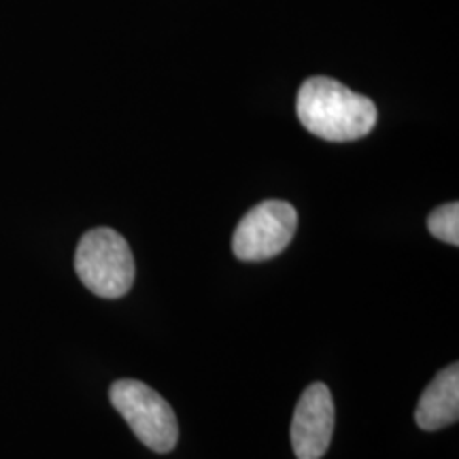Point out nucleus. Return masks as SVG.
Returning a JSON list of instances; mask_svg holds the SVG:
<instances>
[{
	"label": "nucleus",
	"instance_id": "f257e3e1",
	"mask_svg": "<svg viewBox=\"0 0 459 459\" xmlns=\"http://www.w3.org/2000/svg\"><path fill=\"white\" fill-rule=\"evenodd\" d=\"M300 124L324 141H358L375 128L377 107L366 96L330 77H311L296 99Z\"/></svg>",
	"mask_w": 459,
	"mask_h": 459
},
{
	"label": "nucleus",
	"instance_id": "f03ea898",
	"mask_svg": "<svg viewBox=\"0 0 459 459\" xmlns=\"http://www.w3.org/2000/svg\"><path fill=\"white\" fill-rule=\"evenodd\" d=\"M74 271L99 298H122L134 283V257L126 238L111 228L85 232L74 251Z\"/></svg>",
	"mask_w": 459,
	"mask_h": 459
},
{
	"label": "nucleus",
	"instance_id": "7ed1b4c3",
	"mask_svg": "<svg viewBox=\"0 0 459 459\" xmlns=\"http://www.w3.org/2000/svg\"><path fill=\"white\" fill-rule=\"evenodd\" d=\"M108 398L147 449L156 453L175 449L179 440L175 411L158 392L134 378H122L113 383Z\"/></svg>",
	"mask_w": 459,
	"mask_h": 459
},
{
	"label": "nucleus",
	"instance_id": "20e7f679",
	"mask_svg": "<svg viewBox=\"0 0 459 459\" xmlns=\"http://www.w3.org/2000/svg\"><path fill=\"white\" fill-rule=\"evenodd\" d=\"M298 213L283 200H264L247 213L232 238L234 255L243 262H264L279 255L291 243Z\"/></svg>",
	"mask_w": 459,
	"mask_h": 459
},
{
	"label": "nucleus",
	"instance_id": "39448f33",
	"mask_svg": "<svg viewBox=\"0 0 459 459\" xmlns=\"http://www.w3.org/2000/svg\"><path fill=\"white\" fill-rule=\"evenodd\" d=\"M291 449L298 459H321L334 434V400L324 383H313L298 400L291 419Z\"/></svg>",
	"mask_w": 459,
	"mask_h": 459
},
{
	"label": "nucleus",
	"instance_id": "423d86ee",
	"mask_svg": "<svg viewBox=\"0 0 459 459\" xmlns=\"http://www.w3.org/2000/svg\"><path fill=\"white\" fill-rule=\"evenodd\" d=\"M459 419V366L451 364L432 378L415 409V423L423 432H438Z\"/></svg>",
	"mask_w": 459,
	"mask_h": 459
},
{
	"label": "nucleus",
	"instance_id": "0eeeda50",
	"mask_svg": "<svg viewBox=\"0 0 459 459\" xmlns=\"http://www.w3.org/2000/svg\"><path fill=\"white\" fill-rule=\"evenodd\" d=\"M428 230L432 237L453 247L459 245V204L449 203L428 215Z\"/></svg>",
	"mask_w": 459,
	"mask_h": 459
}]
</instances>
